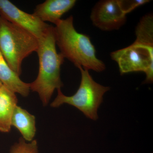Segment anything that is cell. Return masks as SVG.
Segmentation results:
<instances>
[{"label": "cell", "instance_id": "6", "mask_svg": "<svg viewBox=\"0 0 153 153\" xmlns=\"http://www.w3.org/2000/svg\"><path fill=\"white\" fill-rule=\"evenodd\" d=\"M90 19L97 28L111 31L119 30L124 25L126 15L122 11L117 0H102L94 7Z\"/></svg>", "mask_w": 153, "mask_h": 153}, {"label": "cell", "instance_id": "8", "mask_svg": "<svg viewBox=\"0 0 153 153\" xmlns=\"http://www.w3.org/2000/svg\"><path fill=\"white\" fill-rule=\"evenodd\" d=\"M75 0H47L36 7L33 15L44 22L56 25L63 15L75 5Z\"/></svg>", "mask_w": 153, "mask_h": 153}, {"label": "cell", "instance_id": "15", "mask_svg": "<svg viewBox=\"0 0 153 153\" xmlns=\"http://www.w3.org/2000/svg\"><path fill=\"white\" fill-rule=\"evenodd\" d=\"M3 85L2 83H1V82L0 81V87H1V86H2V85Z\"/></svg>", "mask_w": 153, "mask_h": 153}, {"label": "cell", "instance_id": "12", "mask_svg": "<svg viewBox=\"0 0 153 153\" xmlns=\"http://www.w3.org/2000/svg\"><path fill=\"white\" fill-rule=\"evenodd\" d=\"M135 42L153 46V16L145 15L140 20L135 29Z\"/></svg>", "mask_w": 153, "mask_h": 153}, {"label": "cell", "instance_id": "11", "mask_svg": "<svg viewBox=\"0 0 153 153\" xmlns=\"http://www.w3.org/2000/svg\"><path fill=\"white\" fill-rule=\"evenodd\" d=\"M11 125L15 127L27 142L34 140L36 132V118L27 111L17 105L14 109Z\"/></svg>", "mask_w": 153, "mask_h": 153}, {"label": "cell", "instance_id": "4", "mask_svg": "<svg viewBox=\"0 0 153 153\" xmlns=\"http://www.w3.org/2000/svg\"><path fill=\"white\" fill-rule=\"evenodd\" d=\"M81 74L79 88L74 95H64L61 89H57V95L51 103V106L56 108L64 104L75 107L86 117L93 120L98 119L97 111L105 94L110 90L109 87L103 86L95 82L89 74L88 70L81 67L78 68Z\"/></svg>", "mask_w": 153, "mask_h": 153}, {"label": "cell", "instance_id": "2", "mask_svg": "<svg viewBox=\"0 0 153 153\" xmlns=\"http://www.w3.org/2000/svg\"><path fill=\"white\" fill-rule=\"evenodd\" d=\"M55 37L60 54L76 67L98 72L105 69L104 63L97 57L90 38L75 30L72 16L57 22L55 27Z\"/></svg>", "mask_w": 153, "mask_h": 153}, {"label": "cell", "instance_id": "7", "mask_svg": "<svg viewBox=\"0 0 153 153\" xmlns=\"http://www.w3.org/2000/svg\"><path fill=\"white\" fill-rule=\"evenodd\" d=\"M0 16L27 30L38 39L50 26L33 14L20 10L8 0H0Z\"/></svg>", "mask_w": 153, "mask_h": 153}, {"label": "cell", "instance_id": "3", "mask_svg": "<svg viewBox=\"0 0 153 153\" xmlns=\"http://www.w3.org/2000/svg\"><path fill=\"white\" fill-rule=\"evenodd\" d=\"M38 45L34 35L0 16V52L19 76L22 73L23 60L37 52Z\"/></svg>", "mask_w": 153, "mask_h": 153}, {"label": "cell", "instance_id": "10", "mask_svg": "<svg viewBox=\"0 0 153 153\" xmlns=\"http://www.w3.org/2000/svg\"><path fill=\"white\" fill-rule=\"evenodd\" d=\"M19 76L9 66L0 52V81L13 92L27 97L30 92V83L22 81Z\"/></svg>", "mask_w": 153, "mask_h": 153}, {"label": "cell", "instance_id": "14", "mask_svg": "<svg viewBox=\"0 0 153 153\" xmlns=\"http://www.w3.org/2000/svg\"><path fill=\"white\" fill-rule=\"evenodd\" d=\"M117 1L122 11L126 15L131 13L138 7L150 1L148 0H117Z\"/></svg>", "mask_w": 153, "mask_h": 153}, {"label": "cell", "instance_id": "9", "mask_svg": "<svg viewBox=\"0 0 153 153\" xmlns=\"http://www.w3.org/2000/svg\"><path fill=\"white\" fill-rule=\"evenodd\" d=\"M18 102L15 92L3 85L0 87V131L1 132L10 131L12 116Z\"/></svg>", "mask_w": 153, "mask_h": 153}, {"label": "cell", "instance_id": "5", "mask_svg": "<svg viewBox=\"0 0 153 153\" xmlns=\"http://www.w3.org/2000/svg\"><path fill=\"white\" fill-rule=\"evenodd\" d=\"M112 60L117 63L121 74L143 72L145 83L153 81V46L134 42L125 48L111 53Z\"/></svg>", "mask_w": 153, "mask_h": 153}, {"label": "cell", "instance_id": "1", "mask_svg": "<svg viewBox=\"0 0 153 153\" xmlns=\"http://www.w3.org/2000/svg\"><path fill=\"white\" fill-rule=\"evenodd\" d=\"M38 39L36 52L39 59V70L37 78L30 83V89L38 94L42 104L46 106L55 89H61L63 86L60 68L65 58L56 50L55 27L50 25Z\"/></svg>", "mask_w": 153, "mask_h": 153}, {"label": "cell", "instance_id": "13", "mask_svg": "<svg viewBox=\"0 0 153 153\" xmlns=\"http://www.w3.org/2000/svg\"><path fill=\"white\" fill-rule=\"evenodd\" d=\"M10 153H40L38 143L36 140L30 142L25 141L22 137L15 143L10 150Z\"/></svg>", "mask_w": 153, "mask_h": 153}]
</instances>
